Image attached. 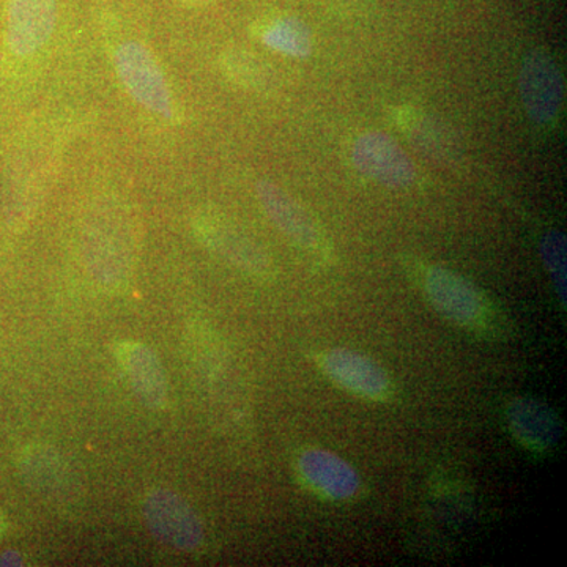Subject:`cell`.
<instances>
[{
	"instance_id": "1",
	"label": "cell",
	"mask_w": 567,
	"mask_h": 567,
	"mask_svg": "<svg viewBox=\"0 0 567 567\" xmlns=\"http://www.w3.org/2000/svg\"><path fill=\"white\" fill-rule=\"evenodd\" d=\"M423 292L435 311L476 334H498L502 322L495 308L464 276L442 267L425 268L421 275Z\"/></svg>"
},
{
	"instance_id": "2",
	"label": "cell",
	"mask_w": 567,
	"mask_h": 567,
	"mask_svg": "<svg viewBox=\"0 0 567 567\" xmlns=\"http://www.w3.org/2000/svg\"><path fill=\"white\" fill-rule=\"evenodd\" d=\"M82 241L92 278L104 289L117 290L125 286L133 268V237L121 213H93L85 224Z\"/></svg>"
},
{
	"instance_id": "3",
	"label": "cell",
	"mask_w": 567,
	"mask_h": 567,
	"mask_svg": "<svg viewBox=\"0 0 567 567\" xmlns=\"http://www.w3.org/2000/svg\"><path fill=\"white\" fill-rule=\"evenodd\" d=\"M115 66L126 91L145 110L163 118H173L174 103L169 85L158 62L147 48L128 41L115 52Z\"/></svg>"
},
{
	"instance_id": "4",
	"label": "cell",
	"mask_w": 567,
	"mask_h": 567,
	"mask_svg": "<svg viewBox=\"0 0 567 567\" xmlns=\"http://www.w3.org/2000/svg\"><path fill=\"white\" fill-rule=\"evenodd\" d=\"M144 518L156 539L178 550L193 551L203 546L204 527L196 511L181 495L156 488L145 496Z\"/></svg>"
},
{
	"instance_id": "5",
	"label": "cell",
	"mask_w": 567,
	"mask_h": 567,
	"mask_svg": "<svg viewBox=\"0 0 567 567\" xmlns=\"http://www.w3.org/2000/svg\"><path fill=\"white\" fill-rule=\"evenodd\" d=\"M518 87L529 121L539 126L557 122L565 103V80L550 54L529 52L522 62Z\"/></svg>"
},
{
	"instance_id": "6",
	"label": "cell",
	"mask_w": 567,
	"mask_h": 567,
	"mask_svg": "<svg viewBox=\"0 0 567 567\" xmlns=\"http://www.w3.org/2000/svg\"><path fill=\"white\" fill-rule=\"evenodd\" d=\"M320 371L334 385L368 401L385 402L394 394L385 369L363 353L349 349L324 350L317 357Z\"/></svg>"
},
{
	"instance_id": "7",
	"label": "cell",
	"mask_w": 567,
	"mask_h": 567,
	"mask_svg": "<svg viewBox=\"0 0 567 567\" xmlns=\"http://www.w3.org/2000/svg\"><path fill=\"white\" fill-rule=\"evenodd\" d=\"M352 162L361 174L386 188H409L416 178L415 164L385 133L368 132L358 136L352 145Z\"/></svg>"
},
{
	"instance_id": "8",
	"label": "cell",
	"mask_w": 567,
	"mask_h": 567,
	"mask_svg": "<svg viewBox=\"0 0 567 567\" xmlns=\"http://www.w3.org/2000/svg\"><path fill=\"white\" fill-rule=\"evenodd\" d=\"M257 197L271 223L298 248L315 254L319 259L330 257L327 238L309 212L301 207L289 193L270 182L257 185Z\"/></svg>"
},
{
	"instance_id": "9",
	"label": "cell",
	"mask_w": 567,
	"mask_h": 567,
	"mask_svg": "<svg viewBox=\"0 0 567 567\" xmlns=\"http://www.w3.org/2000/svg\"><path fill=\"white\" fill-rule=\"evenodd\" d=\"M197 234L213 252L238 270L254 278H270L274 271L270 256L244 230L219 216H204L196 223Z\"/></svg>"
},
{
	"instance_id": "10",
	"label": "cell",
	"mask_w": 567,
	"mask_h": 567,
	"mask_svg": "<svg viewBox=\"0 0 567 567\" xmlns=\"http://www.w3.org/2000/svg\"><path fill=\"white\" fill-rule=\"evenodd\" d=\"M298 473L306 486L322 498L347 502L358 495L361 480L344 458L322 447H309L300 454Z\"/></svg>"
},
{
	"instance_id": "11",
	"label": "cell",
	"mask_w": 567,
	"mask_h": 567,
	"mask_svg": "<svg viewBox=\"0 0 567 567\" xmlns=\"http://www.w3.org/2000/svg\"><path fill=\"white\" fill-rule=\"evenodd\" d=\"M58 21V0H10L7 40L18 55H31L50 41Z\"/></svg>"
},
{
	"instance_id": "12",
	"label": "cell",
	"mask_w": 567,
	"mask_h": 567,
	"mask_svg": "<svg viewBox=\"0 0 567 567\" xmlns=\"http://www.w3.org/2000/svg\"><path fill=\"white\" fill-rule=\"evenodd\" d=\"M506 421L511 435L525 450L536 454L550 453L563 436V425L557 413L536 399H514L507 405Z\"/></svg>"
},
{
	"instance_id": "13",
	"label": "cell",
	"mask_w": 567,
	"mask_h": 567,
	"mask_svg": "<svg viewBox=\"0 0 567 567\" xmlns=\"http://www.w3.org/2000/svg\"><path fill=\"white\" fill-rule=\"evenodd\" d=\"M117 354L137 398L151 409L163 410L169 401V386L163 365L151 347L134 341L123 342Z\"/></svg>"
},
{
	"instance_id": "14",
	"label": "cell",
	"mask_w": 567,
	"mask_h": 567,
	"mask_svg": "<svg viewBox=\"0 0 567 567\" xmlns=\"http://www.w3.org/2000/svg\"><path fill=\"white\" fill-rule=\"evenodd\" d=\"M262 43L279 54L303 59L315 50L311 29L293 17L276 18L262 31Z\"/></svg>"
},
{
	"instance_id": "15",
	"label": "cell",
	"mask_w": 567,
	"mask_h": 567,
	"mask_svg": "<svg viewBox=\"0 0 567 567\" xmlns=\"http://www.w3.org/2000/svg\"><path fill=\"white\" fill-rule=\"evenodd\" d=\"M25 470L32 483L40 484L44 491L61 492L66 484V466L54 451L39 450L31 453L25 461Z\"/></svg>"
},
{
	"instance_id": "16",
	"label": "cell",
	"mask_w": 567,
	"mask_h": 567,
	"mask_svg": "<svg viewBox=\"0 0 567 567\" xmlns=\"http://www.w3.org/2000/svg\"><path fill=\"white\" fill-rule=\"evenodd\" d=\"M544 265L547 274L550 275L559 300L566 306V237L557 230H551L544 237L543 246Z\"/></svg>"
},
{
	"instance_id": "17",
	"label": "cell",
	"mask_w": 567,
	"mask_h": 567,
	"mask_svg": "<svg viewBox=\"0 0 567 567\" xmlns=\"http://www.w3.org/2000/svg\"><path fill=\"white\" fill-rule=\"evenodd\" d=\"M22 557L18 551H7L0 557V566H21Z\"/></svg>"
},
{
	"instance_id": "18",
	"label": "cell",
	"mask_w": 567,
	"mask_h": 567,
	"mask_svg": "<svg viewBox=\"0 0 567 567\" xmlns=\"http://www.w3.org/2000/svg\"><path fill=\"white\" fill-rule=\"evenodd\" d=\"M0 532H2V522H0Z\"/></svg>"
}]
</instances>
